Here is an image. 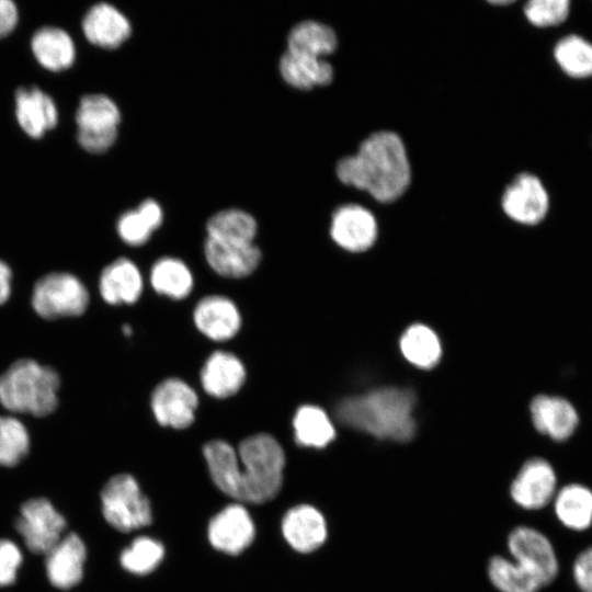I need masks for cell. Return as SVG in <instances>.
<instances>
[{
	"label": "cell",
	"instance_id": "6da1fadb",
	"mask_svg": "<svg viewBox=\"0 0 592 592\" xmlns=\"http://www.w3.org/2000/svg\"><path fill=\"white\" fill-rule=\"evenodd\" d=\"M335 173L343 184L366 191L380 203L398 200L411 181L403 141L388 130L372 134L355 155L341 158Z\"/></svg>",
	"mask_w": 592,
	"mask_h": 592
},
{
	"label": "cell",
	"instance_id": "7a4b0ae2",
	"mask_svg": "<svg viewBox=\"0 0 592 592\" xmlns=\"http://www.w3.org/2000/svg\"><path fill=\"white\" fill-rule=\"evenodd\" d=\"M414 405L411 390L384 387L343 399L335 413L346 426L376 439L403 443L415 432Z\"/></svg>",
	"mask_w": 592,
	"mask_h": 592
},
{
	"label": "cell",
	"instance_id": "3957f363",
	"mask_svg": "<svg viewBox=\"0 0 592 592\" xmlns=\"http://www.w3.org/2000/svg\"><path fill=\"white\" fill-rule=\"evenodd\" d=\"M58 373L31 358H20L0 375V403L9 411L46 417L58 406Z\"/></svg>",
	"mask_w": 592,
	"mask_h": 592
},
{
	"label": "cell",
	"instance_id": "277c9868",
	"mask_svg": "<svg viewBox=\"0 0 592 592\" xmlns=\"http://www.w3.org/2000/svg\"><path fill=\"white\" fill-rule=\"evenodd\" d=\"M239 458L238 501L263 503L272 500L283 481L285 454L281 444L267 433L246 437L237 451Z\"/></svg>",
	"mask_w": 592,
	"mask_h": 592
},
{
	"label": "cell",
	"instance_id": "5b68a950",
	"mask_svg": "<svg viewBox=\"0 0 592 592\" xmlns=\"http://www.w3.org/2000/svg\"><path fill=\"white\" fill-rule=\"evenodd\" d=\"M102 512L106 522L119 532L147 526L152 521L148 498L136 479L128 474L113 476L101 492Z\"/></svg>",
	"mask_w": 592,
	"mask_h": 592
},
{
	"label": "cell",
	"instance_id": "8992f818",
	"mask_svg": "<svg viewBox=\"0 0 592 592\" xmlns=\"http://www.w3.org/2000/svg\"><path fill=\"white\" fill-rule=\"evenodd\" d=\"M89 299L88 289L77 276L67 272H52L35 283L31 301L39 317L53 320L82 315Z\"/></svg>",
	"mask_w": 592,
	"mask_h": 592
},
{
	"label": "cell",
	"instance_id": "52a82bcc",
	"mask_svg": "<svg viewBox=\"0 0 592 592\" xmlns=\"http://www.w3.org/2000/svg\"><path fill=\"white\" fill-rule=\"evenodd\" d=\"M119 122L121 112L112 99L84 95L76 113L78 143L89 152L102 153L115 143Z\"/></svg>",
	"mask_w": 592,
	"mask_h": 592
},
{
	"label": "cell",
	"instance_id": "ba28073f",
	"mask_svg": "<svg viewBox=\"0 0 592 592\" xmlns=\"http://www.w3.org/2000/svg\"><path fill=\"white\" fill-rule=\"evenodd\" d=\"M508 549L516 567L538 581L550 584L558 576L559 560L553 543L542 532L530 526L515 527L508 537Z\"/></svg>",
	"mask_w": 592,
	"mask_h": 592
},
{
	"label": "cell",
	"instance_id": "9c48e42d",
	"mask_svg": "<svg viewBox=\"0 0 592 592\" xmlns=\"http://www.w3.org/2000/svg\"><path fill=\"white\" fill-rule=\"evenodd\" d=\"M66 521L45 498L25 501L15 520V528L33 554L46 555L60 539Z\"/></svg>",
	"mask_w": 592,
	"mask_h": 592
},
{
	"label": "cell",
	"instance_id": "30bf717a",
	"mask_svg": "<svg viewBox=\"0 0 592 592\" xmlns=\"http://www.w3.org/2000/svg\"><path fill=\"white\" fill-rule=\"evenodd\" d=\"M198 407L196 391L183 379L170 377L151 392L150 408L157 422L177 430L189 428Z\"/></svg>",
	"mask_w": 592,
	"mask_h": 592
},
{
	"label": "cell",
	"instance_id": "8fae6325",
	"mask_svg": "<svg viewBox=\"0 0 592 592\" xmlns=\"http://www.w3.org/2000/svg\"><path fill=\"white\" fill-rule=\"evenodd\" d=\"M501 204L511 219L523 225H536L545 218L549 198L542 181L536 175L524 172L506 186Z\"/></svg>",
	"mask_w": 592,
	"mask_h": 592
},
{
	"label": "cell",
	"instance_id": "7c38bea8",
	"mask_svg": "<svg viewBox=\"0 0 592 592\" xmlns=\"http://www.w3.org/2000/svg\"><path fill=\"white\" fill-rule=\"evenodd\" d=\"M556 492V473L539 457L525 462L510 486L512 500L525 510L543 509L554 500Z\"/></svg>",
	"mask_w": 592,
	"mask_h": 592
},
{
	"label": "cell",
	"instance_id": "4fadbf2b",
	"mask_svg": "<svg viewBox=\"0 0 592 592\" xmlns=\"http://www.w3.org/2000/svg\"><path fill=\"white\" fill-rule=\"evenodd\" d=\"M330 236L344 250L362 252L374 244L377 238V223L374 215L365 207L346 204L334 210Z\"/></svg>",
	"mask_w": 592,
	"mask_h": 592
},
{
	"label": "cell",
	"instance_id": "5bb4252c",
	"mask_svg": "<svg viewBox=\"0 0 592 592\" xmlns=\"http://www.w3.org/2000/svg\"><path fill=\"white\" fill-rule=\"evenodd\" d=\"M254 523L241 504H230L209 522L208 539L217 550L229 555L242 553L253 542Z\"/></svg>",
	"mask_w": 592,
	"mask_h": 592
},
{
	"label": "cell",
	"instance_id": "9a60e30c",
	"mask_svg": "<svg viewBox=\"0 0 592 592\" xmlns=\"http://www.w3.org/2000/svg\"><path fill=\"white\" fill-rule=\"evenodd\" d=\"M193 321L203 335L209 340L223 342L232 339L239 332L241 314L229 297L208 295L196 304Z\"/></svg>",
	"mask_w": 592,
	"mask_h": 592
},
{
	"label": "cell",
	"instance_id": "2e32d148",
	"mask_svg": "<svg viewBox=\"0 0 592 592\" xmlns=\"http://www.w3.org/2000/svg\"><path fill=\"white\" fill-rule=\"evenodd\" d=\"M204 255L215 273L228 278L249 276L262 259V252L254 243H229L209 238L204 242Z\"/></svg>",
	"mask_w": 592,
	"mask_h": 592
},
{
	"label": "cell",
	"instance_id": "e0dca14e",
	"mask_svg": "<svg viewBox=\"0 0 592 592\" xmlns=\"http://www.w3.org/2000/svg\"><path fill=\"white\" fill-rule=\"evenodd\" d=\"M246 378L243 362L236 354L224 350H217L206 358L200 375L204 391L217 399L236 395Z\"/></svg>",
	"mask_w": 592,
	"mask_h": 592
},
{
	"label": "cell",
	"instance_id": "ac0fdd59",
	"mask_svg": "<svg viewBox=\"0 0 592 592\" xmlns=\"http://www.w3.org/2000/svg\"><path fill=\"white\" fill-rule=\"evenodd\" d=\"M45 556L46 573L54 587L68 590L81 581L87 550L77 534L61 537Z\"/></svg>",
	"mask_w": 592,
	"mask_h": 592
},
{
	"label": "cell",
	"instance_id": "d6986e66",
	"mask_svg": "<svg viewBox=\"0 0 592 592\" xmlns=\"http://www.w3.org/2000/svg\"><path fill=\"white\" fill-rule=\"evenodd\" d=\"M282 532L286 542L299 553H311L327 538V523L315 506L300 504L289 509L282 521Z\"/></svg>",
	"mask_w": 592,
	"mask_h": 592
},
{
	"label": "cell",
	"instance_id": "ffe728a7",
	"mask_svg": "<svg viewBox=\"0 0 592 592\" xmlns=\"http://www.w3.org/2000/svg\"><path fill=\"white\" fill-rule=\"evenodd\" d=\"M534 426L555 441H565L576 431L579 417L573 406L560 397L539 395L530 406Z\"/></svg>",
	"mask_w": 592,
	"mask_h": 592
},
{
	"label": "cell",
	"instance_id": "44dd1931",
	"mask_svg": "<svg viewBox=\"0 0 592 592\" xmlns=\"http://www.w3.org/2000/svg\"><path fill=\"white\" fill-rule=\"evenodd\" d=\"M82 30L90 43L107 49L121 46L132 33L128 19L105 2L90 8L83 18Z\"/></svg>",
	"mask_w": 592,
	"mask_h": 592
},
{
	"label": "cell",
	"instance_id": "7402d4cb",
	"mask_svg": "<svg viewBox=\"0 0 592 592\" xmlns=\"http://www.w3.org/2000/svg\"><path fill=\"white\" fill-rule=\"evenodd\" d=\"M143 289V275L129 259L119 258L111 262L100 275L99 291L110 305L134 304L140 298Z\"/></svg>",
	"mask_w": 592,
	"mask_h": 592
},
{
	"label": "cell",
	"instance_id": "603a6c76",
	"mask_svg": "<svg viewBox=\"0 0 592 592\" xmlns=\"http://www.w3.org/2000/svg\"><path fill=\"white\" fill-rule=\"evenodd\" d=\"M15 114L21 128L33 138L42 137L58 121L53 99L36 87L16 91Z\"/></svg>",
	"mask_w": 592,
	"mask_h": 592
},
{
	"label": "cell",
	"instance_id": "cb8c5ba5",
	"mask_svg": "<svg viewBox=\"0 0 592 592\" xmlns=\"http://www.w3.org/2000/svg\"><path fill=\"white\" fill-rule=\"evenodd\" d=\"M283 80L293 88L309 90L333 80L332 66L322 58L285 52L278 64Z\"/></svg>",
	"mask_w": 592,
	"mask_h": 592
},
{
	"label": "cell",
	"instance_id": "d4e9b609",
	"mask_svg": "<svg viewBox=\"0 0 592 592\" xmlns=\"http://www.w3.org/2000/svg\"><path fill=\"white\" fill-rule=\"evenodd\" d=\"M554 511L567 528L581 532L592 525V490L572 482L559 489L554 497Z\"/></svg>",
	"mask_w": 592,
	"mask_h": 592
},
{
	"label": "cell",
	"instance_id": "484cf974",
	"mask_svg": "<svg viewBox=\"0 0 592 592\" xmlns=\"http://www.w3.org/2000/svg\"><path fill=\"white\" fill-rule=\"evenodd\" d=\"M31 47L37 61L48 70H65L73 64V42L59 27L46 26L38 30L32 37Z\"/></svg>",
	"mask_w": 592,
	"mask_h": 592
},
{
	"label": "cell",
	"instance_id": "4316f807",
	"mask_svg": "<svg viewBox=\"0 0 592 592\" xmlns=\"http://www.w3.org/2000/svg\"><path fill=\"white\" fill-rule=\"evenodd\" d=\"M209 475L217 488L238 500L239 458L237 451L226 441L213 440L203 447Z\"/></svg>",
	"mask_w": 592,
	"mask_h": 592
},
{
	"label": "cell",
	"instance_id": "83f0119b",
	"mask_svg": "<svg viewBox=\"0 0 592 592\" xmlns=\"http://www.w3.org/2000/svg\"><path fill=\"white\" fill-rule=\"evenodd\" d=\"M163 220L162 208L151 198L143 201L136 209L123 213L116 224L119 238L128 246L145 244Z\"/></svg>",
	"mask_w": 592,
	"mask_h": 592
},
{
	"label": "cell",
	"instance_id": "f1b7e54d",
	"mask_svg": "<svg viewBox=\"0 0 592 592\" xmlns=\"http://www.w3.org/2000/svg\"><path fill=\"white\" fill-rule=\"evenodd\" d=\"M338 46L335 32L323 23L306 20L296 24L287 36V52L316 58L332 54Z\"/></svg>",
	"mask_w": 592,
	"mask_h": 592
},
{
	"label": "cell",
	"instance_id": "f546056e",
	"mask_svg": "<svg viewBox=\"0 0 592 592\" xmlns=\"http://www.w3.org/2000/svg\"><path fill=\"white\" fill-rule=\"evenodd\" d=\"M150 284L159 295L178 300L191 294L194 277L185 262L178 258L163 257L151 266Z\"/></svg>",
	"mask_w": 592,
	"mask_h": 592
},
{
	"label": "cell",
	"instance_id": "4dcf8cb0",
	"mask_svg": "<svg viewBox=\"0 0 592 592\" xmlns=\"http://www.w3.org/2000/svg\"><path fill=\"white\" fill-rule=\"evenodd\" d=\"M294 439L304 447L323 448L335 437V429L318 406H300L293 417Z\"/></svg>",
	"mask_w": 592,
	"mask_h": 592
},
{
	"label": "cell",
	"instance_id": "1f68e13d",
	"mask_svg": "<svg viewBox=\"0 0 592 592\" xmlns=\"http://www.w3.org/2000/svg\"><path fill=\"white\" fill-rule=\"evenodd\" d=\"M257 231L255 218L237 208L219 210L206 223V238L220 242L254 243Z\"/></svg>",
	"mask_w": 592,
	"mask_h": 592
},
{
	"label": "cell",
	"instance_id": "d6a6232c",
	"mask_svg": "<svg viewBox=\"0 0 592 592\" xmlns=\"http://www.w3.org/2000/svg\"><path fill=\"white\" fill-rule=\"evenodd\" d=\"M399 345L405 358L419 368H432L441 358L437 334L421 323L410 326L401 335Z\"/></svg>",
	"mask_w": 592,
	"mask_h": 592
},
{
	"label": "cell",
	"instance_id": "836d02e7",
	"mask_svg": "<svg viewBox=\"0 0 592 592\" xmlns=\"http://www.w3.org/2000/svg\"><path fill=\"white\" fill-rule=\"evenodd\" d=\"M554 57L567 76L576 79L592 77V43L585 38L576 34L562 37L554 48Z\"/></svg>",
	"mask_w": 592,
	"mask_h": 592
},
{
	"label": "cell",
	"instance_id": "e575fe53",
	"mask_svg": "<svg viewBox=\"0 0 592 592\" xmlns=\"http://www.w3.org/2000/svg\"><path fill=\"white\" fill-rule=\"evenodd\" d=\"M488 576L500 592H538L543 587L516 565L502 556H494L488 563Z\"/></svg>",
	"mask_w": 592,
	"mask_h": 592
},
{
	"label": "cell",
	"instance_id": "d590c367",
	"mask_svg": "<svg viewBox=\"0 0 592 592\" xmlns=\"http://www.w3.org/2000/svg\"><path fill=\"white\" fill-rule=\"evenodd\" d=\"M29 447L30 436L24 424L14 417L0 414V465H18Z\"/></svg>",
	"mask_w": 592,
	"mask_h": 592
},
{
	"label": "cell",
	"instance_id": "8d00e7d4",
	"mask_svg": "<svg viewBox=\"0 0 592 592\" xmlns=\"http://www.w3.org/2000/svg\"><path fill=\"white\" fill-rule=\"evenodd\" d=\"M164 555L162 544L153 538L141 536L121 554V565L135 574H147L153 571Z\"/></svg>",
	"mask_w": 592,
	"mask_h": 592
},
{
	"label": "cell",
	"instance_id": "74e56055",
	"mask_svg": "<svg viewBox=\"0 0 592 592\" xmlns=\"http://www.w3.org/2000/svg\"><path fill=\"white\" fill-rule=\"evenodd\" d=\"M569 12L568 0H532L524 5L526 19L538 27L559 25L568 18Z\"/></svg>",
	"mask_w": 592,
	"mask_h": 592
},
{
	"label": "cell",
	"instance_id": "f35d334b",
	"mask_svg": "<svg viewBox=\"0 0 592 592\" xmlns=\"http://www.w3.org/2000/svg\"><path fill=\"white\" fill-rule=\"evenodd\" d=\"M21 562L22 554L19 547L9 539H0V587L15 581Z\"/></svg>",
	"mask_w": 592,
	"mask_h": 592
},
{
	"label": "cell",
	"instance_id": "ab89813d",
	"mask_svg": "<svg viewBox=\"0 0 592 592\" xmlns=\"http://www.w3.org/2000/svg\"><path fill=\"white\" fill-rule=\"evenodd\" d=\"M572 578L581 592H592V546L582 550L573 560Z\"/></svg>",
	"mask_w": 592,
	"mask_h": 592
},
{
	"label": "cell",
	"instance_id": "60d3db41",
	"mask_svg": "<svg viewBox=\"0 0 592 592\" xmlns=\"http://www.w3.org/2000/svg\"><path fill=\"white\" fill-rule=\"evenodd\" d=\"M18 23V9L10 0H0V37L10 34Z\"/></svg>",
	"mask_w": 592,
	"mask_h": 592
},
{
	"label": "cell",
	"instance_id": "b9f144b4",
	"mask_svg": "<svg viewBox=\"0 0 592 592\" xmlns=\"http://www.w3.org/2000/svg\"><path fill=\"white\" fill-rule=\"evenodd\" d=\"M12 272L10 266L0 260V305L4 304L11 294Z\"/></svg>",
	"mask_w": 592,
	"mask_h": 592
},
{
	"label": "cell",
	"instance_id": "7bdbcfd3",
	"mask_svg": "<svg viewBox=\"0 0 592 592\" xmlns=\"http://www.w3.org/2000/svg\"><path fill=\"white\" fill-rule=\"evenodd\" d=\"M123 333L126 334V335H129L133 333V329L132 327L127 326V325H124L123 326Z\"/></svg>",
	"mask_w": 592,
	"mask_h": 592
},
{
	"label": "cell",
	"instance_id": "ee69618b",
	"mask_svg": "<svg viewBox=\"0 0 592 592\" xmlns=\"http://www.w3.org/2000/svg\"><path fill=\"white\" fill-rule=\"evenodd\" d=\"M513 1H492L490 3L492 4H497V5H506V4H510L512 3Z\"/></svg>",
	"mask_w": 592,
	"mask_h": 592
}]
</instances>
